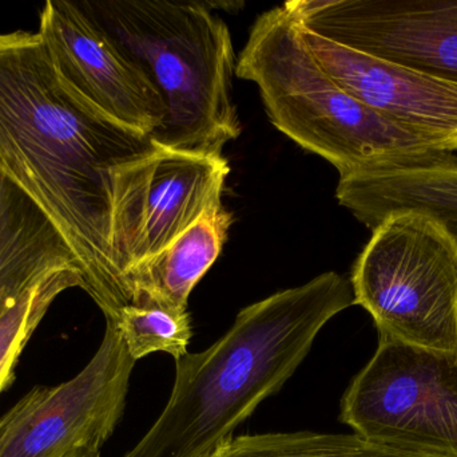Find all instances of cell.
I'll return each instance as SVG.
<instances>
[{
	"label": "cell",
	"mask_w": 457,
	"mask_h": 457,
	"mask_svg": "<svg viewBox=\"0 0 457 457\" xmlns=\"http://www.w3.org/2000/svg\"><path fill=\"white\" fill-rule=\"evenodd\" d=\"M353 305L351 281L329 271L242 309L211 348L176 360L165 410L123 457L212 455L281 391L325 325Z\"/></svg>",
	"instance_id": "7a4b0ae2"
},
{
	"label": "cell",
	"mask_w": 457,
	"mask_h": 457,
	"mask_svg": "<svg viewBox=\"0 0 457 457\" xmlns=\"http://www.w3.org/2000/svg\"><path fill=\"white\" fill-rule=\"evenodd\" d=\"M63 457H101V451L91 450V448H80V450L72 451Z\"/></svg>",
	"instance_id": "ac0fdd59"
},
{
	"label": "cell",
	"mask_w": 457,
	"mask_h": 457,
	"mask_svg": "<svg viewBox=\"0 0 457 457\" xmlns=\"http://www.w3.org/2000/svg\"><path fill=\"white\" fill-rule=\"evenodd\" d=\"M282 5L320 37L457 83V0H290Z\"/></svg>",
	"instance_id": "9c48e42d"
},
{
	"label": "cell",
	"mask_w": 457,
	"mask_h": 457,
	"mask_svg": "<svg viewBox=\"0 0 457 457\" xmlns=\"http://www.w3.org/2000/svg\"><path fill=\"white\" fill-rule=\"evenodd\" d=\"M336 198L370 230L386 217L416 212L439 223L457 243V164L346 174Z\"/></svg>",
	"instance_id": "4fadbf2b"
},
{
	"label": "cell",
	"mask_w": 457,
	"mask_h": 457,
	"mask_svg": "<svg viewBox=\"0 0 457 457\" xmlns=\"http://www.w3.org/2000/svg\"><path fill=\"white\" fill-rule=\"evenodd\" d=\"M153 147L63 82L39 32H0V173L55 223L106 321L131 305L112 250V169Z\"/></svg>",
	"instance_id": "6da1fadb"
},
{
	"label": "cell",
	"mask_w": 457,
	"mask_h": 457,
	"mask_svg": "<svg viewBox=\"0 0 457 457\" xmlns=\"http://www.w3.org/2000/svg\"><path fill=\"white\" fill-rule=\"evenodd\" d=\"M354 434L442 457H457V354L378 340L341 400Z\"/></svg>",
	"instance_id": "8992f818"
},
{
	"label": "cell",
	"mask_w": 457,
	"mask_h": 457,
	"mask_svg": "<svg viewBox=\"0 0 457 457\" xmlns=\"http://www.w3.org/2000/svg\"><path fill=\"white\" fill-rule=\"evenodd\" d=\"M354 305L383 340L457 354V243L431 217H386L352 268Z\"/></svg>",
	"instance_id": "5b68a950"
},
{
	"label": "cell",
	"mask_w": 457,
	"mask_h": 457,
	"mask_svg": "<svg viewBox=\"0 0 457 457\" xmlns=\"http://www.w3.org/2000/svg\"><path fill=\"white\" fill-rule=\"evenodd\" d=\"M82 266L45 211L0 173V314L27 290Z\"/></svg>",
	"instance_id": "7c38bea8"
},
{
	"label": "cell",
	"mask_w": 457,
	"mask_h": 457,
	"mask_svg": "<svg viewBox=\"0 0 457 457\" xmlns=\"http://www.w3.org/2000/svg\"><path fill=\"white\" fill-rule=\"evenodd\" d=\"M298 27L314 58L346 93L432 144L457 150V83L367 55L300 23Z\"/></svg>",
	"instance_id": "8fae6325"
},
{
	"label": "cell",
	"mask_w": 457,
	"mask_h": 457,
	"mask_svg": "<svg viewBox=\"0 0 457 457\" xmlns=\"http://www.w3.org/2000/svg\"><path fill=\"white\" fill-rule=\"evenodd\" d=\"M129 353L136 361L157 351L181 359L193 337L189 311H174L160 306L129 305L115 321Z\"/></svg>",
	"instance_id": "e0dca14e"
},
{
	"label": "cell",
	"mask_w": 457,
	"mask_h": 457,
	"mask_svg": "<svg viewBox=\"0 0 457 457\" xmlns=\"http://www.w3.org/2000/svg\"><path fill=\"white\" fill-rule=\"evenodd\" d=\"M233 215L219 204L158 254L126 274L131 305L187 311L195 287L211 270L227 243Z\"/></svg>",
	"instance_id": "5bb4252c"
},
{
	"label": "cell",
	"mask_w": 457,
	"mask_h": 457,
	"mask_svg": "<svg viewBox=\"0 0 457 457\" xmlns=\"http://www.w3.org/2000/svg\"><path fill=\"white\" fill-rule=\"evenodd\" d=\"M237 77L257 85L270 123L340 176L456 165L453 152L386 120L346 93L319 63L284 7L261 13Z\"/></svg>",
	"instance_id": "3957f363"
},
{
	"label": "cell",
	"mask_w": 457,
	"mask_h": 457,
	"mask_svg": "<svg viewBox=\"0 0 457 457\" xmlns=\"http://www.w3.org/2000/svg\"><path fill=\"white\" fill-rule=\"evenodd\" d=\"M11 418V410H8L7 413H4V415L0 418V432L4 429V427L7 426L8 420H10Z\"/></svg>",
	"instance_id": "d6986e66"
},
{
	"label": "cell",
	"mask_w": 457,
	"mask_h": 457,
	"mask_svg": "<svg viewBox=\"0 0 457 457\" xmlns=\"http://www.w3.org/2000/svg\"><path fill=\"white\" fill-rule=\"evenodd\" d=\"M78 7L141 66L165 104L150 136L169 149L222 155L241 133L233 101L236 53L209 3L83 0Z\"/></svg>",
	"instance_id": "277c9868"
},
{
	"label": "cell",
	"mask_w": 457,
	"mask_h": 457,
	"mask_svg": "<svg viewBox=\"0 0 457 457\" xmlns=\"http://www.w3.org/2000/svg\"><path fill=\"white\" fill-rule=\"evenodd\" d=\"M208 457H442L360 435L273 432L241 435L222 443Z\"/></svg>",
	"instance_id": "9a60e30c"
},
{
	"label": "cell",
	"mask_w": 457,
	"mask_h": 457,
	"mask_svg": "<svg viewBox=\"0 0 457 457\" xmlns=\"http://www.w3.org/2000/svg\"><path fill=\"white\" fill-rule=\"evenodd\" d=\"M71 287L85 289L82 274L61 271L27 290L0 314V394L12 384L19 357L48 308Z\"/></svg>",
	"instance_id": "2e32d148"
},
{
	"label": "cell",
	"mask_w": 457,
	"mask_h": 457,
	"mask_svg": "<svg viewBox=\"0 0 457 457\" xmlns=\"http://www.w3.org/2000/svg\"><path fill=\"white\" fill-rule=\"evenodd\" d=\"M37 32L59 77L86 104L112 123L145 136L162 128L165 104L152 80L77 2H46Z\"/></svg>",
	"instance_id": "30bf717a"
},
{
	"label": "cell",
	"mask_w": 457,
	"mask_h": 457,
	"mask_svg": "<svg viewBox=\"0 0 457 457\" xmlns=\"http://www.w3.org/2000/svg\"><path fill=\"white\" fill-rule=\"evenodd\" d=\"M136 360L112 322L87 365L66 383L35 386L11 408L0 457H63L101 451L125 412Z\"/></svg>",
	"instance_id": "ba28073f"
},
{
	"label": "cell",
	"mask_w": 457,
	"mask_h": 457,
	"mask_svg": "<svg viewBox=\"0 0 457 457\" xmlns=\"http://www.w3.org/2000/svg\"><path fill=\"white\" fill-rule=\"evenodd\" d=\"M228 173L224 155L182 152L157 144L112 169V250L125 286L131 268L158 254L222 203Z\"/></svg>",
	"instance_id": "52a82bcc"
}]
</instances>
